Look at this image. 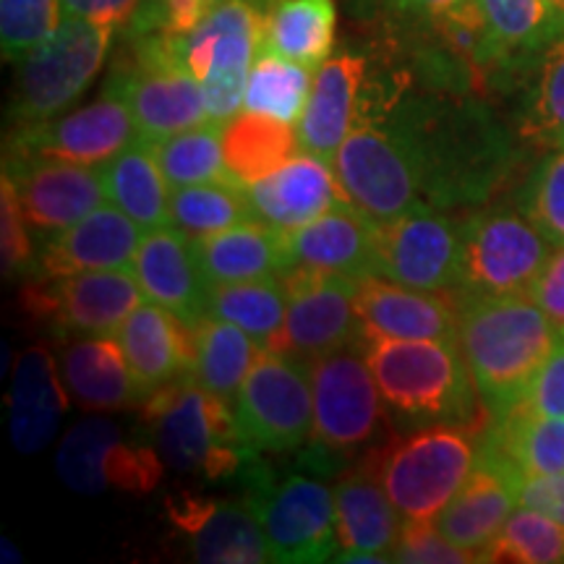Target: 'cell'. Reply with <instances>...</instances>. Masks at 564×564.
<instances>
[{
	"instance_id": "24",
	"label": "cell",
	"mask_w": 564,
	"mask_h": 564,
	"mask_svg": "<svg viewBox=\"0 0 564 564\" xmlns=\"http://www.w3.org/2000/svg\"><path fill=\"white\" fill-rule=\"evenodd\" d=\"M167 512L188 535L192 554L204 564H259L270 562L262 523L249 502H215L204 497L167 499Z\"/></svg>"
},
{
	"instance_id": "33",
	"label": "cell",
	"mask_w": 564,
	"mask_h": 564,
	"mask_svg": "<svg viewBox=\"0 0 564 564\" xmlns=\"http://www.w3.org/2000/svg\"><path fill=\"white\" fill-rule=\"evenodd\" d=\"M494 55V82H514L533 55L564 32V11L552 0H478Z\"/></svg>"
},
{
	"instance_id": "55",
	"label": "cell",
	"mask_w": 564,
	"mask_h": 564,
	"mask_svg": "<svg viewBox=\"0 0 564 564\" xmlns=\"http://www.w3.org/2000/svg\"><path fill=\"white\" fill-rule=\"evenodd\" d=\"M552 3L556 6V9H562V11H564V0H552Z\"/></svg>"
},
{
	"instance_id": "17",
	"label": "cell",
	"mask_w": 564,
	"mask_h": 564,
	"mask_svg": "<svg viewBox=\"0 0 564 564\" xmlns=\"http://www.w3.org/2000/svg\"><path fill=\"white\" fill-rule=\"evenodd\" d=\"M162 465L158 449L126 440L108 419L76 423L55 455L61 481L79 494H150L162 481Z\"/></svg>"
},
{
	"instance_id": "51",
	"label": "cell",
	"mask_w": 564,
	"mask_h": 564,
	"mask_svg": "<svg viewBox=\"0 0 564 564\" xmlns=\"http://www.w3.org/2000/svg\"><path fill=\"white\" fill-rule=\"evenodd\" d=\"M63 13L91 24L110 26L116 32H126L139 17L144 0H61Z\"/></svg>"
},
{
	"instance_id": "46",
	"label": "cell",
	"mask_w": 564,
	"mask_h": 564,
	"mask_svg": "<svg viewBox=\"0 0 564 564\" xmlns=\"http://www.w3.org/2000/svg\"><path fill=\"white\" fill-rule=\"evenodd\" d=\"M520 207L552 246H564V150H554L535 167Z\"/></svg>"
},
{
	"instance_id": "32",
	"label": "cell",
	"mask_w": 564,
	"mask_h": 564,
	"mask_svg": "<svg viewBox=\"0 0 564 564\" xmlns=\"http://www.w3.org/2000/svg\"><path fill=\"white\" fill-rule=\"evenodd\" d=\"M196 262L204 280L212 285L232 282L274 280L285 272V243L282 230L272 225L249 220L228 230L192 238Z\"/></svg>"
},
{
	"instance_id": "16",
	"label": "cell",
	"mask_w": 564,
	"mask_h": 564,
	"mask_svg": "<svg viewBox=\"0 0 564 564\" xmlns=\"http://www.w3.org/2000/svg\"><path fill=\"white\" fill-rule=\"evenodd\" d=\"M246 502L262 523L270 562L314 564L335 560L337 539L335 491L308 476L267 481L246 494Z\"/></svg>"
},
{
	"instance_id": "18",
	"label": "cell",
	"mask_w": 564,
	"mask_h": 564,
	"mask_svg": "<svg viewBox=\"0 0 564 564\" xmlns=\"http://www.w3.org/2000/svg\"><path fill=\"white\" fill-rule=\"evenodd\" d=\"M463 259V223L447 209L419 207L382 223L377 249V274L419 288L457 291Z\"/></svg>"
},
{
	"instance_id": "3",
	"label": "cell",
	"mask_w": 564,
	"mask_h": 564,
	"mask_svg": "<svg viewBox=\"0 0 564 564\" xmlns=\"http://www.w3.org/2000/svg\"><path fill=\"white\" fill-rule=\"evenodd\" d=\"M364 356L377 379L392 426L421 429L463 423L486 432L491 419L476 390L460 343L366 340Z\"/></svg>"
},
{
	"instance_id": "7",
	"label": "cell",
	"mask_w": 564,
	"mask_h": 564,
	"mask_svg": "<svg viewBox=\"0 0 564 564\" xmlns=\"http://www.w3.org/2000/svg\"><path fill=\"white\" fill-rule=\"evenodd\" d=\"M112 66L108 84L129 100L144 141L196 129L209 121L202 82L183 63L178 37L167 32L133 34Z\"/></svg>"
},
{
	"instance_id": "26",
	"label": "cell",
	"mask_w": 564,
	"mask_h": 564,
	"mask_svg": "<svg viewBox=\"0 0 564 564\" xmlns=\"http://www.w3.org/2000/svg\"><path fill=\"white\" fill-rule=\"evenodd\" d=\"M141 225L123 209L97 207L84 220L61 230L37 253V272L45 278L95 270H123L133 264L141 243Z\"/></svg>"
},
{
	"instance_id": "38",
	"label": "cell",
	"mask_w": 564,
	"mask_h": 564,
	"mask_svg": "<svg viewBox=\"0 0 564 564\" xmlns=\"http://www.w3.org/2000/svg\"><path fill=\"white\" fill-rule=\"evenodd\" d=\"M194 377L204 390L232 403L264 348L236 324L204 316L194 322Z\"/></svg>"
},
{
	"instance_id": "45",
	"label": "cell",
	"mask_w": 564,
	"mask_h": 564,
	"mask_svg": "<svg viewBox=\"0 0 564 564\" xmlns=\"http://www.w3.org/2000/svg\"><path fill=\"white\" fill-rule=\"evenodd\" d=\"M61 0H0V47L6 63H19L58 32Z\"/></svg>"
},
{
	"instance_id": "37",
	"label": "cell",
	"mask_w": 564,
	"mask_h": 564,
	"mask_svg": "<svg viewBox=\"0 0 564 564\" xmlns=\"http://www.w3.org/2000/svg\"><path fill=\"white\" fill-rule=\"evenodd\" d=\"M525 84L520 105V137L544 150H564V32L520 70Z\"/></svg>"
},
{
	"instance_id": "30",
	"label": "cell",
	"mask_w": 564,
	"mask_h": 564,
	"mask_svg": "<svg viewBox=\"0 0 564 564\" xmlns=\"http://www.w3.org/2000/svg\"><path fill=\"white\" fill-rule=\"evenodd\" d=\"M61 373L70 403L84 411H129L147 400L126 361L121 340L110 335H87L68 343L61 356Z\"/></svg>"
},
{
	"instance_id": "21",
	"label": "cell",
	"mask_w": 564,
	"mask_h": 564,
	"mask_svg": "<svg viewBox=\"0 0 564 564\" xmlns=\"http://www.w3.org/2000/svg\"><path fill=\"white\" fill-rule=\"evenodd\" d=\"M379 230H382V223L371 220L352 204H340L312 223L282 230L285 272L291 267H308V270L345 274V278L377 274Z\"/></svg>"
},
{
	"instance_id": "56",
	"label": "cell",
	"mask_w": 564,
	"mask_h": 564,
	"mask_svg": "<svg viewBox=\"0 0 564 564\" xmlns=\"http://www.w3.org/2000/svg\"><path fill=\"white\" fill-rule=\"evenodd\" d=\"M212 3H215V6H217V3H223V0H212Z\"/></svg>"
},
{
	"instance_id": "8",
	"label": "cell",
	"mask_w": 564,
	"mask_h": 564,
	"mask_svg": "<svg viewBox=\"0 0 564 564\" xmlns=\"http://www.w3.org/2000/svg\"><path fill=\"white\" fill-rule=\"evenodd\" d=\"M116 30L63 17L45 45L17 63L6 118L11 129L53 121L66 112L97 79L108 61Z\"/></svg>"
},
{
	"instance_id": "44",
	"label": "cell",
	"mask_w": 564,
	"mask_h": 564,
	"mask_svg": "<svg viewBox=\"0 0 564 564\" xmlns=\"http://www.w3.org/2000/svg\"><path fill=\"white\" fill-rule=\"evenodd\" d=\"M478 562H514V564H556L564 562V525L535 510L512 512L484 549Z\"/></svg>"
},
{
	"instance_id": "43",
	"label": "cell",
	"mask_w": 564,
	"mask_h": 564,
	"mask_svg": "<svg viewBox=\"0 0 564 564\" xmlns=\"http://www.w3.org/2000/svg\"><path fill=\"white\" fill-rule=\"evenodd\" d=\"M223 131V123L207 121L196 126V129L152 141L154 154H158L160 167L165 173L167 183H171V188L196 186V183L236 181L230 175L228 165H225Z\"/></svg>"
},
{
	"instance_id": "52",
	"label": "cell",
	"mask_w": 564,
	"mask_h": 564,
	"mask_svg": "<svg viewBox=\"0 0 564 564\" xmlns=\"http://www.w3.org/2000/svg\"><path fill=\"white\" fill-rule=\"evenodd\" d=\"M518 502L564 525V474L525 476L520 484Z\"/></svg>"
},
{
	"instance_id": "53",
	"label": "cell",
	"mask_w": 564,
	"mask_h": 564,
	"mask_svg": "<svg viewBox=\"0 0 564 564\" xmlns=\"http://www.w3.org/2000/svg\"><path fill=\"white\" fill-rule=\"evenodd\" d=\"M531 299L549 314L556 327H564V246L549 257L544 272L531 285Z\"/></svg>"
},
{
	"instance_id": "40",
	"label": "cell",
	"mask_w": 564,
	"mask_h": 564,
	"mask_svg": "<svg viewBox=\"0 0 564 564\" xmlns=\"http://www.w3.org/2000/svg\"><path fill=\"white\" fill-rule=\"evenodd\" d=\"M288 314V291L280 278L212 285L207 299V316L230 322L249 333L262 348L270 345Z\"/></svg>"
},
{
	"instance_id": "4",
	"label": "cell",
	"mask_w": 564,
	"mask_h": 564,
	"mask_svg": "<svg viewBox=\"0 0 564 564\" xmlns=\"http://www.w3.org/2000/svg\"><path fill=\"white\" fill-rule=\"evenodd\" d=\"M139 415L154 449L178 474H199L209 481L232 478L253 453L238 434L232 408L204 390L194 373L147 394Z\"/></svg>"
},
{
	"instance_id": "34",
	"label": "cell",
	"mask_w": 564,
	"mask_h": 564,
	"mask_svg": "<svg viewBox=\"0 0 564 564\" xmlns=\"http://www.w3.org/2000/svg\"><path fill=\"white\" fill-rule=\"evenodd\" d=\"M108 199L144 230L171 223V183L162 173L152 141L139 139L129 150L100 165Z\"/></svg>"
},
{
	"instance_id": "19",
	"label": "cell",
	"mask_w": 564,
	"mask_h": 564,
	"mask_svg": "<svg viewBox=\"0 0 564 564\" xmlns=\"http://www.w3.org/2000/svg\"><path fill=\"white\" fill-rule=\"evenodd\" d=\"M356 312L366 340H447L460 335V295L419 291L382 278H358ZM361 343V345H364Z\"/></svg>"
},
{
	"instance_id": "48",
	"label": "cell",
	"mask_w": 564,
	"mask_h": 564,
	"mask_svg": "<svg viewBox=\"0 0 564 564\" xmlns=\"http://www.w3.org/2000/svg\"><path fill=\"white\" fill-rule=\"evenodd\" d=\"M392 562L408 564H468L478 556L460 549L436 528L434 520H405L400 528L398 544L392 549Z\"/></svg>"
},
{
	"instance_id": "6",
	"label": "cell",
	"mask_w": 564,
	"mask_h": 564,
	"mask_svg": "<svg viewBox=\"0 0 564 564\" xmlns=\"http://www.w3.org/2000/svg\"><path fill=\"white\" fill-rule=\"evenodd\" d=\"M314 421L306 460L314 474L333 468L377 440L382 432V394L364 356V345L327 352L308 361Z\"/></svg>"
},
{
	"instance_id": "28",
	"label": "cell",
	"mask_w": 564,
	"mask_h": 564,
	"mask_svg": "<svg viewBox=\"0 0 564 564\" xmlns=\"http://www.w3.org/2000/svg\"><path fill=\"white\" fill-rule=\"evenodd\" d=\"M118 340L144 394L194 371V322H183L158 303L144 301L133 308Z\"/></svg>"
},
{
	"instance_id": "23",
	"label": "cell",
	"mask_w": 564,
	"mask_h": 564,
	"mask_svg": "<svg viewBox=\"0 0 564 564\" xmlns=\"http://www.w3.org/2000/svg\"><path fill=\"white\" fill-rule=\"evenodd\" d=\"M133 272L147 301L167 308L183 322L207 316L209 282L196 262L192 238L175 225L144 232L133 257Z\"/></svg>"
},
{
	"instance_id": "49",
	"label": "cell",
	"mask_w": 564,
	"mask_h": 564,
	"mask_svg": "<svg viewBox=\"0 0 564 564\" xmlns=\"http://www.w3.org/2000/svg\"><path fill=\"white\" fill-rule=\"evenodd\" d=\"M474 0H348L356 17L384 19L390 26L411 32L413 26L426 30L449 13L465 9Z\"/></svg>"
},
{
	"instance_id": "29",
	"label": "cell",
	"mask_w": 564,
	"mask_h": 564,
	"mask_svg": "<svg viewBox=\"0 0 564 564\" xmlns=\"http://www.w3.org/2000/svg\"><path fill=\"white\" fill-rule=\"evenodd\" d=\"M61 377L53 352L42 345L19 352L9 394V426L21 455L42 453L58 432L70 400Z\"/></svg>"
},
{
	"instance_id": "2",
	"label": "cell",
	"mask_w": 564,
	"mask_h": 564,
	"mask_svg": "<svg viewBox=\"0 0 564 564\" xmlns=\"http://www.w3.org/2000/svg\"><path fill=\"white\" fill-rule=\"evenodd\" d=\"M556 335L560 327L531 293L460 295L457 343L491 421L531 398Z\"/></svg>"
},
{
	"instance_id": "15",
	"label": "cell",
	"mask_w": 564,
	"mask_h": 564,
	"mask_svg": "<svg viewBox=\"0 0 564 564\" xmlns=\"http://www.w3.org/2000/svg\"><path fill=\"white\" fill-rule=\"evenodd\" d=\"M139 139L129 100L105 82L102 95L95 102L63 112L53 121L11 129L6 133L3 160L53 158L95 167L129 150Z\"/></svg>"
},
{
	"instance_id": "22",
	"label": "cell",
	"mask_w": 564,
	"mask_h": 564,
	"mask_svg": "<svg viewBox=\"0 0 564 564\" xmlns=\"http://www.w3.org/2000/svg\"><path fill=\"white\" fill-rule=\"evenodd\" d=\"M523 478L507 457L481 442L474 474L434 520L436 528L453 544L481 556L512 514Z\"/></svg>"
},
{
	"instance_id": "31",
	"label": "cell",
	"mask_w": 564,
	"mask_h": 564,
	"mask_svg": "<svg viewBox=\"0 0 564 564\" xmlns=\"http://www.w3.org/2000/svg\"><path fill=\"white\" fill-rule=\"evenodd\" d=\"M335 518L340 552H369L392 556L400 535L398 507L377 474L371 453L345 470L335 486Z\"/></svg>"
},
{
	"instance_id": "12",
	"label": "cell",
	"mask_w": 564,
	"mask_h": 564,
	"mask_svg": "<svg viewBox=\"0 0 564 564\" xmlns=\"http://www.w3.org/2000/svg\"><path fill=\"white\" fill-rule=\"evenodd\" d=\"M262 350L232 400L238 434L253 453H291L312 436L314 398L308 364Z\"/></svg>"
},
{
	"instance_id": "11",
	"label": "cell",
	"mask_w": 564,
	"mask_h": 564,
	"mask_svg": "<svg viewBox=\"0 0 564 564\" xmlns=\"http://www.w3.org/2000/svg\"><path fill=\"white\" fill-rule=\"evenodd\" d=\"M549 238L525 212L486 207L463 220L460 295L528 293L552 257Z\"/></svg>"
},
{
	"instance_id": "41",
	"label": "cell",
	"mask_w": 564,
	"mask_h": 564,
	"mask_svg": "<svg viewBox=\"0 0 564 564\" xmlns=\"http://www.w3.org/2000/svg\"><path fill=\"white\" fill-rule=\"evenodd\" d=\"M312 70L303 63L259 51L249 74L243 110L278 118L291 126L299 123L314 87Z\"/></svg>"
},
{
	"instance_id": "20",
	"label": "cell",
	"mask_w": 564,
	"mask_h": 564,
	"mask_svg": "<svg viewBox=\"0 0 564 564\" xmlns=\"http://www.w3.org/2000/svg\"><path fill=\"white\" fill-rule=\"evenodd\" d=\"M3 173L17 186L30 228L42 232L66 230L89 212L102 207L105 186L100 167L53 158L3 160Z\"/></svg>"
},
{
	"instance_id": "14",
	"label": "cell",
	"mask_w": 564,
	"mask_h": 564,
	"mask_svg": "<svg viewBox=\"0 0 564 564\" xmlns=\"http://www.w3.org/2000/svg\"><path fill=\"white\" fill-rule=\"evenodd\" d=\"M280 280L288 291V314L267 350L308 364L327 352L364 343L356 312L358 278L291 267Z\"/></svg>"
},
{
	"instance_id": "50",
	"label": "cell",
	"mask_w": 564,
	"mask_h": 564,
	"mask_svg": "<svg viewBox=\"0 0 564 564\" xmlns=\"http://www.w3.org/2000/svg\"><path fill=\"white\" fill-rule=\"evenodd\" d=\"M528 403L544 415H564V327L556 335L544 369L535 377Z\"/></svg>"
},
{
	"instance_id": "39",
	"label": "cell",
	"mask_w": 564,
	"mask_h": 564,
	"mask_svg": "<svg viewBox=\"0 0 564 564\" xmlns=\"http://www.w3.org/2000/svg\"><path fill=\"white\" fill-rule=\"evenodd\" d=\"M295 150H299V133L291 123L278 121V118L243 110V116L225 123V165L232 178L243 183L246 188L278 171L282 162L293 158Z\"/></svg>"
},
{
	"instance_id": "9",
	"label": "cell",
	"mask_w": 564,
	"mask_h": 564,
	"mask_svg": "<svg viewBox=\"0 0 564 564\" xmlns=\"http://www.w3.org/2000/svg\"><path fill=\"white\" fill-rule=\"evenodd\" d=\"M333 167L352 207L366 212L371 220L390 223L405 212L426 207L411 150L384 116L358 110Z\"/></svg>"
},
{
	"instance_id": "25",
	"label": "cell",
	"mask_w": 564,
	"mask_h": 564,
	"mask_svg": "<svg viewBox=\"0 0 564 564\" xmlns=\"http://www.w3.org/2000/svg\"><path fill=\"white\" fill-rule=\"evenodd\" d=\"M246 192H249L253 220L280 230H293L340 204H350L335 167L314 154H293L278 171L251 183Z\"/></svg>"
},
{
	"instance_id": "36",
	"label": "cell",
	"mask_w": 564,
	"mask_h": 564,
	"mask_svg": "<svg viewBox=\"0 0 564 564\" xmlns=\"http://www.w3.org/2000/svg\"><path fill=\"white\" fill-rule=\"evenodd\" d=\"M337 11L333 0H272L264 11L259 51L319 68L333 55Z\"/></svg>"
},
{
	"instance_id": "5",
	"label": "cell",
	"mask_w": 564,
	"mask_h": 564,
	"mask_svg": "<svg viewBox=\"0 0 564 564\" xmlns=\"http://www.w3.org/2000/svg\"><path fill=\"white\" fill-rule=\"evenodd\" d=\"M481 434L463 423H434L392 436L384 449H371L377 474L403 520L440 518L474 474Z\"/></svg>"
},
{
	"instance_id": "42",
	"label": "cell",
	"mask_w": 564,
	"mask_h": 564,
	"mask_svg": "<svg viewBox=\"0 0 564 564\" xmlns=\"http://www.w3.org/2000/svg\"><path fill=\"white\" fill-rule=\"evenodd\" d=\"M249 220H253L249 192L236 181L196 183L173 188L171 194V225L188 238L209 236Z\"/></svg>"
},
{
	"instance_id": "1",
	"label": "cell",
	"mask_w": 564,
	"mask_h": 564,
	"mask_svg": "<svg viewBox=\"0 0 564 564\" xmlns=\"http://www.w3.org/2000/svg\"><path fill=\"white\" fill-rule=\"evenodd\" d=\"M387 121L411 150L426 207L486 204L514 167V147L484 105L463 95H408L384 105Z\"/></svg>"
},
{
	"instance_id": "13",
	"label": "cell",
	"mask_w": 564,
	"mask_h": 564,
	"mask_svg": "<svg viewBox=\"0 0 564 564\" xmlns=\"http://www.w3.org/2000/svg\"><path fill=\"white\" fill-rule=\"evenodd\" d=\"M144 303L137 272L95 270L66 278H34L21 288L19 308L26 319L55 335H110Z\"/></svg>"
},
{
	"instance_id": "54",
	"label": "cell",
	"mask_w": 564,
	"mask_h": 564,
	"mask_svg": "<svg viewBox=\"0 0 564 564\" xmlns=\"http://www.w3.org/2000/svg\"><path fill=\"white\" fill-rule=\"evenodd\" d=\"M154 3H158V0H144V6H141V11H144V9H152Z\"/></svg>"
},
{
	"instance_id": "47",
	"label": "cell",
	"mask_w": 564,
	"mask_h": 564,
	"mask_svg": "<svg viewBox=\"0 0 564 564\" xmlns=\"http://www.w3.org/2000/svg\"><path fill=\"white\" fill-rule=\"evenodd\" d=\"M0 262H3L6 280L37 272V253L32 246L30 223L21 209L17 186L6 173L0 181Z\"/></svg>"
},
{
	"instance_id": "27",
	"label": "cell",
	"mask_w": 564,
	"mask_h": 564,
	"mask_svg": "<svg viewBox=\"0 0 564 564\" xmlns=\"http://www.w3.org/2000/svg\"><path fill=\"white\" fill-rule=\"evenodd\" d=\"M369 61L358 53H337L316 68L312 95L299 121L301 152L333 165L337 150L356 123Z\"/></svg>"
},
{
	"instance_id": "10",
	"label": "cell",
	"mask_w": 564,
	"mask_h": 564,
	"mask_svg": "<svg viewBox=\"0 0 564 564\" xmlns=\"http://www.w3.org/2000/svg\"><path fill=\"white\" fill-rule=\"evenodd\" d=\"M262 26L257 0H223L192 34L178 37L183 63L202 82L209 121L225 126L243 108Z\"/></svg>"
},
{
	"instance_id": "35",
	"label": "cell",
	"mask_w": 564,
	"mask_h": 564,
	"mask_svg": "<svg viewBox=\"0 0 564 564\" xmlns=\"http://www.w3.org/2000/svg\"><path fill=\"white\" fill-rule=\"evenodd\" d=\"M481 442L507 457L523 476L564 474V415H544L528 403L491 421Z\"/></svg>"
}]
</instances>
